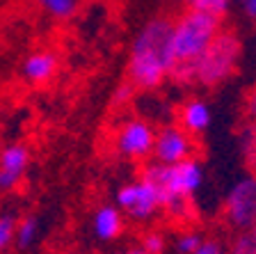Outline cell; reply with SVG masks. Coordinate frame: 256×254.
<instances>
[{"mask_svg": "<svg viewBox=\"0 0 256 254\" xmlns=\"http://www.w3.org/2000/svg\"><path fill=\"white\" fill-rule=\"evenodd\" d=\"M222 217L236 231L256 229V174L238 179L222 201Z\"/></svg>", "mask_w": 256, "mask_h": 254, "instance_id": "cell-6", "label": "cell"}, {"mask_svg": "<svg viewBox=\"0 0 256 254\" xmlns=\"http://www.w3.org/2000/svg\"><path fill=\"white\" fill-rule=\"evenodd\" d=\"M124 224H126V217L122 215L114 204H106V206H98L92 215V231L98 240L108 243V240H117L124 233Z\"/></svg>", "mask_w": 256, "mask_h": 254, "instance_id": "cell-12", "label": "cell"}, {"mask_svg": "<svg viewBox=\"0 0 256 254\" xmlns=\"http://www.w3.org/2000/svg\"><path fill=\"white\" fill-rule=\"evenodd\" d=\"M39 10L55 21H69L78 14L82 0H37Z\"/></svg>", "mask_w": 256, "mask_h": 254, "instance_id": "cell-13", "label": "cell"}, {"mask_svg": "<svg viewBox=\"0 0 256 254\" xmlns=\"http://www.w3.org/2000/svg\"><path fill=\"white\" fill-rule=\"evenodd\" d=\"M140 247L146 254H165L167 249V236L160 229H146L142 233V240H140Z\"/></svg>", "mask_w": 256, "mask_h": 254, "instance_id": "cell-15", "label": "cell"}, {"mask_svg": "<svg viewBox=\"0 0 256 254\" xmlns=\"http://www.w3.org/2000/svg\"><path fill=\"white\" fill-rule=\"evenodd\" d=\"M229 254H256V229L240 231L229 245Z\"/></svg>", "mask_w": 256, "mask_h": 254, "instance_id": "cell-18", "label": "cell"}, {"mask_svg": "<svg viewBox=\"0 0 256 254\" xmlns=\"http://www.w3.org/2000/svg\"><path fill=\"white\" fill-rule=\"evenodd\" d=\"M58 55L53 51H34L21 64V76L30 85H46L58 74Z\"/></svg>", "mask_w": 256, "mask_h": 254, "instance_id": "cell-11", "label": "cell"}, {"mask_svg": "<svg viewBox=\"0 0 256 254\" xmlns=\"http://www.w3.org/2000/svg\"><path fill=\"white\" fill-rule=\"evenodd\" d=\"M245 117L256 126V87L247 94V99H245Z\"/></svg>", "mask_w": 256, "mask_h": 254, "instance_id": "cell-22", "label": "cell"}, {"mask_svg": "<svg viewBox=\"0 0 256 254\" xmlns=\"http://www.w3.org/2000/svg\"><path fill=\"white\" fill-rule=\"evenodd\" d=\"M156 126L144 117H128L114 128L112 149L124 160H146L154 154Z\"/></svg>", "mask_w": 256, "mask_h": 254, "instance_id": "cell-5", "label": "cell"}, {"mask_svg": "<svg viewBox=\"0 0 256 254\" xmlns=\"http://www.w3.org/2000/svg\"><path fill=\"white\" fill-rule=\"evenodd\" d=\"M210 122H213L210 106H208L204 99H197V96L183 101L178 112H176V124L186 133H190L192 138L204 135V133L210 128Z\"/></svg>", "mask_w": 256, "mask_h": 254, "instance_id": "cell-10", "label": "cell"}, {"mask_svg": "<svg viewBox=\"0 0 256 254\" xmlns=\"http://www.w3.org/2000/svg\"><path fill=\"white\" fill-rule=\"evenodd\" d=\"M124 254H146V252H144L142 247H130V249H126Z\"/></svg>", "mask_w": 256, "mask_h": 254, "instance_id": "cell-24", "label": "cell"}, {"mask_svg": "<svg viewBox=\"0 0 256 254\" xmlns=\"http://www.w3.org/2000/svg\"><path fill=\"white\" fill-rule=\"evenodd\" d=\"M30 167V151L26 144H7L0 149V190L10 192L18 188Z\"/></svg>", "mask_w": 256, "mask_h": 254, "instance_id": "cell-9", "label": "cell"}, {"mask_svg": "<svg viewBox=\"0 0 256 254\" xmlns=\"http://www.w3.org/2000/svg\"><path fill=\"white\" fill-rule=\"evenodd\" d=\"M222 30V19L199 7H188L181 14L172 19V55L174 67L190 64L208 48V44L218 37Z\"/></svg>", "mask_w": 256, "mask_h": 254, "instance_id": "cell-4", "label": "cell"}, {"mask_svg": "<svg viewBox=\"0 0 256 254\" xmlns=\"http://www.w3.org/2000/svg\"><path fill=\"white\" fill-rule=\"evenodd\" d=\"M133 94H135V87L130 83H124L117 87V92H112V106L114 108H126L130 106L133 101Z\"/></svg>", "mask_w": 256, "mask_h": 254, "instance_id": "cell-20", "label": "cell"}, {"mask_svg": "<svg viewBox=\"0 0 256 254\" xmlns=\"http://www.w3.org/2000/svg\"><path fill=\"white\" fill-rule=\"evenodd\" d=\"M16 222H18L16 215H12V213H0V254L14 243Z\"/></svg>", "mask_w": 256, "mask_h": 254, "instance_id": "cell-17", "label": "cell"}, {"mask_svg": "<svg viewBox=\"0 0 256 254\" xmlns=\"http://www.w3.org/2000/svg\"><path fill=\"white\" fill-rule=\"evenodd\" d=\"M176 3H183V5H190V7L194 5V0H176Z\"/></svg>", "mask_w": 256, "mask_h": 254, "instance_id": "cell-25", "label": "cell"}, {"mask_svg": "<svg viewBox=\"0 0 256 254\" xmlns=\"http://www.w3.org/2000/svg\"><path fill=\"white\" fill-rule=\"evenodd\" d=\"M170 35V16H154L135 35L126 64L128 83L133 85L135 90H156L167 78H172L174 55H172Z\"/></svg>", "mask_w": 256, "mask_h": 254, "instance_id": "cell-1", "label": "cell"}, {"mask_svg": "<svg viewBox=\"0 0 256 254\" xmlns=\"http://www.w3.org/2000/svg\"><path fill=\"white\" fill-rule=\"evenodd\" d=\"M192 254H229V247L218 238H204Z\"/></svg>", "mask_w": 256, "mask_h": 254, "instance_id": "cell-21", "label": "cell"}, {"mask_svg": "<svg viewBox=\"0 0 256 254\" xmlns=\"http://www.w3.org/2000/svg\"><path fill=\"white\" fill-rule=\"evenodd\" d=\"M197 156V138H192L178 124H165L156 128V142L151 160L160 165H176Z\"/></svg>", "mask_w": 256, "mask_h": 254, "instance_id": "cell-8", "label": "cell"}, {"mask_svg": "<svg viewBox=\"0 0 256 254\" xmlns=\"http://www.w3.org/2000/svg\"><path fill=\"white\" fill-rule=\"evenodd\" d=\"M204 240V236L197 231V229H183L174 240V247L178 254H192L199 247V243Z\"/></svg>", "mask_w": 256, "mask_h": 254, "instance_id": "cell-16", "label": "cell"}, {"mask_svg": "<svg viewBox=\"0 0 256 254\" xmlns=\"http://www.w3.org/2000/svg\"><path fill=\"white\" fill-rule=\"evenodd\" d=\"M114 206L122 211L124 217L133 220V222H151L160 213V197L154 190V185L149 181L133 179L124 183L114 195Z\"/></svg>", "mask_w": 256, "mask_h": 254, "instance_id": "cell-7", "label": "cell"}, {"mask_svg": "<svg viewBox=\"0 0 256 254\" xmlns=\"http://www.w3.org/2000/svg\"><path fill=\"white\" fill-rule=\"evenodd\" d=\"M231 3H234V0H194V5L192 7H199V10L210 12V14H215V16L222 19V16L229 12Z\"/></svg>", "mask_w": 256, "mask_h": 254, "instance_id": "cell-19", "label": "cell"}, {"mask_svg": "<svg viewBox=\"0 0 256 254\" xmlns=\"http://www.w3.org/2000/svg\"><path fill=\"white\" fill-rule=\"evenodd\" d=\"M242 55V42L234 30H220L208 48L190 64H178L172 71V78L183 85H204L215 87L236 74Z\"/></svg>", "mask_w": 256, "mask_h": 254, "instance_id": "cell-3", "label": "cell"}, {"mask_svg": "<svg viewBox=\"0 0 256 254\" xmlns=\"http://www.w3.org/2000/svg\"><path fill=\"white\" fill-rule=\"evenodd\" d=\"M142 179L149 181L158 192L160 211H165L176 222H186L192 195L204 185V165L197 156L176 165H160L151 160L142 169Z\"/></svg>", "mask_w": 256, "mask_h": 254, "instance_id": "cell-2", "label": "cell"}, {"mask_svg": "<svg viewBox=\"0 0 256 254\" xmlns=\"http://www.w3.org/2000/svg\"><path fill=\"white\" fill-rule=\"evenodd\" d=\"M39 233H42V222H39L37 215H26L16 222V233H14V243L18 247L28 249L39 240Z\"/></svg>", "mask_w": 256, "mask_h": 254, "instance_id": "cell-14", "label": "cell"}, {"mask_svg": "<svg viewBox=\"0 0 256 254\" xmlns=\"http://www.w3.org/2000/svg\"><path fill=\"white\" fill-rule=\"evenodd\" d=\"M240 7H242V12H245L247 16H252V19H256V0H238Z\"/></svg>", "mask_w": 256, "mask_h": 254, "instance_id": "cell-23", "label": "cell"}]
</instances>
